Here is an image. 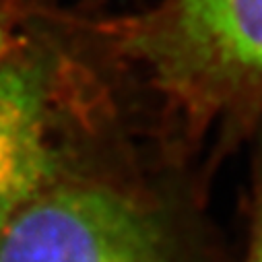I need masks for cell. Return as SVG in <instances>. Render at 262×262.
<instances>
[{
    "label": "cell",
    "mask_w": 262,
    "mask_h": 262,
    "mask_svg": "<svg viewBox=\"0 0 262 262\" xmlns=\"http://www.w3.org/2000/svg\"><path fill=\"white\" fill-rule=\"evenodd\" d=\"M196 155L124 107L0 231V262H231Z\"/></svg>",
    "instance_id": "6da1fadb"
},
{
    "label": "cell",
    "mask_w": 262,
    "mask_h": 262,
    "mask_svg": "<svg viewBox=\"0 0 262 262\" xmlns=\"http://www.w3.org/2000/svg\"><path fill=\"white\" fill-rule=\"evenodd\" d=\"M83 17L165 139L196 155L213 135L221 145L248 135L262 110V0H159Z\"/></svg>",
    "instance_id": "7a4b0ae2"
},
{
    "label": "cell",
    "mask_w": 262,
    "mask_h": 262,
    "mask_svg": "<svg viewBox=\"0 0 262 262\" xmlns=\"http://www.w3.org/2000/svg\"><path fill=\"white\" fill-rule=\"evenodd\" d=\"M126 103L81 11L37 0L17 43L0 56V231Z\"/></svg>",
    "instance_id": "3957f363"
},
{
    "label": "cell",
    "mask_w": 262,
    "mask_h": 262,
    "mask_svg": "<svg viewBox=\"0 0 262 262\" xmlns=\"http://www.w3.org/2000/svg\"><path fill=\"white\" fill-rule=\"evenodd\" d=\"M252 141L250 180V229L242 262H262V110L254 118L248 135Z\"/></svg>",
    "instance_id": "277c9868"
},
{
    "label": "cell",
    "mask_w": 262,
    "mask_h": 262,
    "mask_svg": "<svg viewBox=\"0 0 262 262\" xmlns=\"http://www.w3.org/2000/svg\"><path fill=\"white\" fill-rule=\"evenodd\" d=\"M37 0H0V56H5L21 37Z\"/></svg>",
    "instance_id": "5b68a950"
},
{
    "label": "cell",
    "mask_w": 262,
    "mask_h": 262,
    "mask_svg": "<svg viewBox=\"0 0 262 262\" xmlns=\"http://www.w3.org/2000/svg\"><path fill=\"white\" fill-rule=\"evenodd\" d=\"M95 3H99V0H85V7H87V9H91Z\"/></svg>",
    "instance_id": "8992f818"
}]
</instances>
